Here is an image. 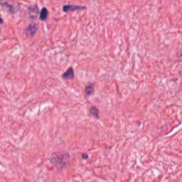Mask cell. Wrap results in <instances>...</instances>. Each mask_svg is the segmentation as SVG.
<instances>
[{
    "instance_id": "9c48e42d",
    "label": "cell",
    "mask_w": 182,
    "mask_h": 182,
    "mask_svg": "<svg viewBox=\"0 0 182 182\" xmlns=\"http://www.w3.org/2000/svg\"><path fill=\"white\" fill-rule=\"evenodd\" d=\"M90 115L93 116L96 119H99V109L96 106H91L89 109Z\"/></svg>"
},
{
    "instance_id": "52a82bcc",
    "label": "cell",
    "mask_w": 182,
    "mask_h": 182,
    "mask_svg": "<svg viewBox=\"0 0 182 182\" xmlns=\"http://www.w3.org/2000/svg\"><path fill=\"white\" fill-rule=\"evenodd\" d=\"M48 16H49V11H48L47 8L43 7L40 11L38 19L41 22H45L48 18Z\"/></svg>"
},
{
    "instance_id": "5b68a950",
    "label": "cell",
    "mask_w": 182,
    "mask_h": 182,
    "mask_svg": "<svg viewBox=\"0 0 182 182\" xmlns=\"http://www.w3.org/2000/svg\"><path fill=\"white\" fill-rule=\"evenodd\" d=\"M28 10V14L29 17L31 19H35L36 18V15L39 13V9H38L37 4H33L31 5L27 8Z\"/></svg>"
},
{
    "instance_id": "30bf717a",
    "label": "cell",
    "mask_w": 182,
    "mask_h": 182,
    "mask_svg": "<svg viewBox=\"0 0 182 182\" xmlns=\"http://www.w3.org/2000/svg\"><path fill=\"white\" fill-rule=\"evenodd\" d=\"M82 157H83V159H88V154H86V153H83V154H82Z\"/></svg>"
},
{
    "instance_id": "7a4b0ae2",
    "label": "cell",
    "mask_w": 182,
    "mask_h": 182,
    "mask_svg": "<svg viewBox=\"0 0 182 182\" xmlns=\"http://www.w3.org/2000/svg\"><path fill=\"white\" fill-rule=\"evenodd\" d=\"M1 7L4 8V9L10 14H15L18 12V11L20 9V6L17 4H11V3L8 2V1H1Z\"/></svg>"
},
{
    "instance_id": "8992f818",
    "label": "cell",
    "mask_w": 182,
    "mask_h": 182,
    "mask_svg": "<svg viewBox=\"0 0 182 182\" xmlns=\"http://www.w3.org/2000/svg\"><path fill=\"white\" fill-rule=\"evenodd\" d=\"M62 78L65 80H73L75 78V73H74L73 67H69L66 71L63 73Z\"/></svg>"
},
{
    "instance_id": "277c9868",
    "label": "cell",
    "mask_w": 182,
    "mask_h": 182,
    "mask_svg": "<svg viewBox=\"0 0 182 182\" xmlns=\"http://www.w3.org/2000/svg\"><path fill=\"white\" fill-rule=\"evenodd\" d=\"M87 8L85 6L76 5V4H65L63 6L62 10L63 12L65 13L75 12L77 10H85Z\"/></svg>"
},
{
    "instance_id": "3957f363",
    "label": "cell",
    "mask_w": 182,
    "mask_h": 182,
    "mask_svg": "<svg viewBox=\"0 0 182 182\" xmlns=\"http://www.w3.org/2000/svg\"><path fill=\"white\" fill-rule=\"evenodd\" d=\"M38 28H39V25L38 24L33 23V22L29 24V25L25 29V36L29 37V38L34 36L36 32L38 31Z\"/></svg>"
},
{
    "instance_id": "6da1fadb",
    "label": "cell",
    "mask_w": 182,
    "mask_h": 182,
    "mask_svg": "<svg viewBox=\"0 0 182 182\" xmlns=\"http://www.w3.org/2000/svg\"><path fill=\"white\" fill-rule=\"evenodd\" d=\"M50 163L58 170H62L67 167L70 160V153L67 151L55 152L51 154L49 159Z\"/></svg>"
},
{
    "instance_id": "ba28073f",
    "label": "cell",
    "mask_w": 182,
    "mask_h": 182,
    "mask_svg": "<svg viewBox=\"0 0 182 182\" xmlns=\"http://www.w3.org/2000/svg\"><path fill=\"white\" fill-rule=\"evenodd\" d=\"M94 92H95V88H94V84H93V83H89V84L85 85V95H86V96H93Z\"/></svg>"
}]
</instances>
